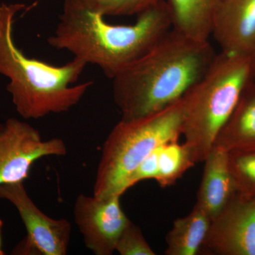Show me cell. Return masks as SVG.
<instances>
[{"label":"cell","instance_id":"1","mask_svg":"<svg viewBox=\"0 0 255 255\" xmlns=\"http://www.w3.org/2000/svg\"><path fill=\"white\" fill-rule=\"evenodd\" d=\"M171 29L164 0L137 14L136 21L129 25L107 22L95 0H64L63 14L48 43L87 65H97L112 79L150 51Z\"/></svg>","mask_w":255,"mask_h":255},{"label":"cell","instance_id":"2","mask_svg":"<svg viewBox=\"0 0 255 255\" xmlns=\"http://www.w3.org/2000/svg\"><path fill=\"white\" fill-rule=\"evenodd\" d=\"M216 55L209 41H195L172 28L112 79L122 119L145 117L180 100L202 78Z\"/></svg>","mask_w":255,"mask_h":255},{"label":"cell","instance_id":"3","mask_svg":"<svg viewBox=\"0 0 255 255\" xmlns=\"http://www.w3.org/2000/svg\"><path fill=\"white\" fill-rule=\"evenodd\" d=\"M23 4L0 2V74L9 78L8 92L23 119H38L68 112L78 105L93 82L73 86L87 64L74 58L61 66L26 56L13 38L14 18Z\"/></svg>","mask_w":255,"mask_h":255},{"label":"cell","instance_id":"4","mask_svg":"<svg viewBox=\"0 0 255 255\" xmlns=\"http://www.w3.org/2000/svg\"><path fill=\"white\" fill-rule=\"evenodd\" d=\"M254 57L221 51L202 78L184 95V143L195 164L204 162L247 85Z\"/></svg>","mask_w":255,"mask_h":255},{"label":"cell","instance_id":"5","mask_svg":"<svg viewBox=\"0 0 255 255\" xmlns=\"http://www.w3.org/2000/svg\"><path fill=\"white\" fill-rule=\"evenodd\" d=\"M184 97L140 118L122 119L104 143L94 185L98 198L122 196L126 183L137 166L159 146L182 135Z\"/></svg>","mask_w":255,"mask_h":255},{"label":"cell","instance_id":"6","mask_svg":"<svg viewBox=\"0 0 255 255\" xmlns=\"http://www.w3.org/2000/svg\"><path fill=\"white\" fill-rule=\"evenodd\" d=\"M0 199L9 201L17 209L27 232L14 254L67 255L71 224L68 220L53 219L42 212L28 196L23 182L0 185Z\"/></svg>","mask_w":255,"mask_h":255},{"label":"cell","instance_id":"7","mask_svg":"<svg viewBox=\"0 0 255 255\" xmlns=\"http://www.w3.org/2000/svg\"><path fill=\"white\" fill-rule=\"evenodd\" d=\"M60 138L43 140L38 130L16 119L0 124V185L23 182L32 164L47 156L67 154Z\"/></svg>","mask_w":255,"mask_h":255},{"label":"cell","instance_id":"8","mask_svg":"<svg viewBox=\"0 0 255 255\" xmlns=\"http://www.w3.org/2000/svg\"><path fill=\"white\" fill-rule=\"evenodd\" d=\"M199 255H255V196L236 193L211 221Z\"/></svg>","mask_w":255,"mask_h":255},{"label":"cell","instance_id":"9","mask_svg":"<svg viewBox=\"0 0 255 255\" xmlns=\"http://www.w3.org/2000/svg\"><path fill=\"white\" fill-rule=\"evenodd\" d=\"M120 195L98 198L80 194L74 216L87 249L96 255H112L130 220L121 206Z\"/></svg>","mask_w":255,"mask_h":255},{"label":"cell","instance_id":"10","mask_svg":"<svg viewBox=\"0 0 255 255\" xmlns=\"http://www.w3.org/2000/svg\"><path fill=\"white\" fill-rule=\"evenodd\" d=\"M221 51L255 56V0H223L212 34Z\"/></svg>","mask_w":255,"mask_h":255},{"label":"cell","instance_id":"11","mask_svg":"<svg viewBox=\"0 0 255 255\" xmlns=\"http://www.w3.org/2000/svg\"><path fill=\"white\" fill-rule=\"evenodd\" d=\"M204 162L195 205L213 221L234 197L237 189L229 168L228 152L214 146Z\"/></svg>","mask_w":255,"mask_h":255},{"label":"cell","instance_id":"12","mask_svg":"<svg viewBox=\"0 0 255 255\" xmlns=\"http://www.w3.org/2000/svg\"><path fill=\"white\" fill-rule=\"evenodd\" d=\"M214 146L228 153L255 151V82L253 78L220 130Z\"/></svg>","mask_w":255,"mask_h":255},{"label":"cell","instance_id":"13","mask_svg":"<svg viewBox=\"0 0 255 255\" xmlns=\"http://www.w3.org/2000/svg\"><path fill=\"white\" fill-rule=\"evenodd\" d=\"M172 28L197 41H209L223 0H164Z\"/></svg>","mask_w":255,"mask_h":255},{"label":"cell","instance_id":"14","mask_svg":"<svg viewBox=\"0 0 255 255\" xmlns=\"http://www.w3.org/2000/svg\"><path fill=\"white\" fill-rule=\"evenodd\" d=\"M211 220L199 206H194L187 216L174 221L166 236L167 255H199L209 232Z\"/></svg>","mask_w":255,"mask_h":255},{"label":"cell","instance_id":"15","mask_svg":"<svg viewBox=\"0 0 255 255\" xmlns=\"http://www.w3.org/2000/svg\"><path fill=\"white\" fill-rule=\"evenodd\" d=\"M195 164L184 142L180 144L179 140L166 142L159 147L158 172L155 181L160 187H169Z\"/></svg>","mask_w":255,"mask_h":255},{"label":"cell","instance_id":"16","mask_svg":"<svg viewBox=\"0 0 255 255\" xmlns=\"http://www.w3.org/2000/svg\"><path fill=\"white\" fill-rule=\"evenodd\" d=\"M228 162L237 192L255 196V151L229 152Z\"/></svg>","mask_w":255,"mask_h":255},{"label":"cell","instance_id":"17","mask_svg":"<svg viewBox=\"0 0 255 255\" xmlns=\"http://www.w3.org/2000/svg\"><path fill=\"white\" fill-rule=\"evenodd\" d=\"M115 251L121 255H155L141 230L130 221L119 237Z\"/></svg>","mask_w":255,"mask_h":255},{"label":"cell","instance_id":"18","mask_svg":"<svg viewBox=\"0 0 255 255\" xmlns=\"http://www.w3.org/2000/svg\"><path fill=\"white\" fill-rule=\"evenodd\" d=\"M97 9L104 16L139 14L162 0H95Z\"/></svg>","mask_w":255,"mask_h":255},{"label":"cell","instance_id":"19","mask_svg":"<svg viewBox=\"0 0 255 255\" xmlns=\"http://www.w3.org/2000/svg\"><path fill=\"white\" fill-rule=\"evenodd\" d=\"M160 146L152 151L150 155L132 171L126 183V191L140 181L145 179L155 180L158 172V155Z\"/></svg>","mask_w":255,"mask_h":255},{"label":"cell","instance_id":"20","mask_svg":"<svg viewBox=\"0 0 255 255\" xmlns=\"http://www.w3.org/2000/svg\"><path fill=\"white\" fill-rule=\"evenodd\" d=\"M3 222L0 219V255H4V251L1 249V231H2Z\"/></svg>","mask_w":255,"mask_h":255},{"label":"cell","instance_id":"21","mask_svg":"<svg viewBox=\"0 0 255 255\" xmlns=\"http://www.w3.org/2000/svg\"><path fill=\"white\" fill-rule=\"evenodd\" d=\"M253 80L255 82V56L254 57V70H253Z\"/></svg>","mask_w":255,"mask_h":255}]
</instances>
